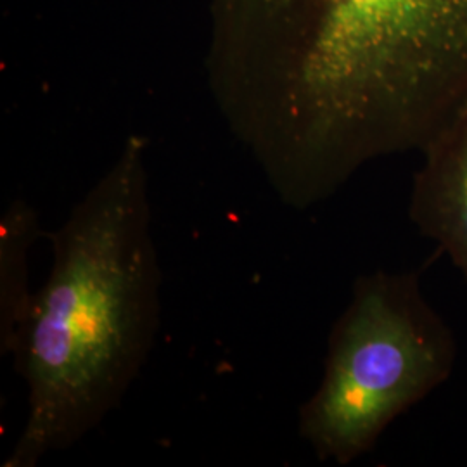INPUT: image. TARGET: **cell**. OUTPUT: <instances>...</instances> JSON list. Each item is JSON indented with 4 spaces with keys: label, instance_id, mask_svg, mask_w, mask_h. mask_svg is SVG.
Returning a JSON list of instances; mask_svg holds the SVG:
<instances>
[{
    "label": "cell",
    "instance_id": "cell-4",
    "mask_svg": "<svg viewBox=\"0 0 467 467\" xmlns=\"http://www.w3.org/2000/svg\"><path fill=\"white\" fill-rule=\"evenodd\" d=\"M409 218L467 281V98L422 146Z\"/></svg>",
    "mask_w": 467,
    "mask_h": 467
},
{
    "label": "cell",
    "instance_id": "cell-5",
    "mask_svg": "<svg viewBox=\"0 0 467 467\" xmlns=\"http://www.w3.org/2000/svg\"><path fill=\"white\" fill-rule=\"evenodd\" d=\"M38 213L21 198L11 201L0 220V351L13 355L16 337L30 314L28 253L44 235Z\"/></svg>",
    "mask_w": 467,
    "mask_h": 467
},
{
    "label": "cell",
    "instance_id": "cell-3",
    "mask_svg": "<svg viewBox=\"0 0 467 467\" xmlns=\"http://www.w3.org/2000/svg\"><path fill=\"white\" fill-rule=\"evenodd\" d=\"M455 360V336L422 295L418 272L364 274L329 333L324 374L300 407L298 433L320 461L348 466L445 383Z\"/></svg>",
    "mask_w": 467,
    "mask_h": 467
},
{
    "label": "cell",
    "instance_id": "cell-2",
    "mask_svg": "<svg viewBox=\"0 0 467 467\" xmlns=\"http://www.w3.org/2000/svg\"><path fill=\"white\" fill-rule=\"evenodd\" d=\"M46 237L52 268L13 350L28 416L4 467H35L75 447L117 410L150 358L163 274L152 237L148 140L130 135Z\"/></svg>",
    "mask_w": 467,
    "mask_h": 467
},
{
    "label": "cell",
    "instance_id": "cell-1",
    "mask_svg": "<svg viewBox=\"0 0 467 467\" xmlns=\"http://www.w3.org/2000/svg\"><path fill=\"white\" fill-rule=\"evenodd\" d=\"M206 80L279 201L420 150L467 98V0H210Z\"/></svg>",
    "mask_w": 467,
    "mask_h": 467
}]
</instances>
